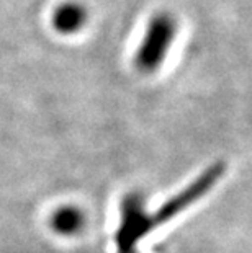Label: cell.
Instances as JSON below:
<instances>
[{
	"label": "cell",
	"instance_id": "6da1fadb",
	"mask_svg": "<svg viewBox=\"0 0 252 253\" xmlns=\"http://www.w3.org/2000/svg\"><path fill=\"white\" fill-rule=\"evenodd\" d=\"M223 173H224V164H213L200 176H197V180L192 181L185 190L177 193L169 201H165L155 212L152 214L146 212V227L149 232L154 230L155 227H159V225H164L165 222L172 220L177 214L185 211L195 201L205 196L208 190H211L216 185L218 180L223 176Z\"/></svg>",
	"mask_w": 252,
	"mask_h": 253
},
{
	"label": "cell",
	"instance_id": "7a4b0ae2",
	"mask_svg": "<svg viewBox=\"0 0 252 253\" xmlns=\"http://www.w3.org/2000/svg\"><path fill=\"white\" fill-rule=\"evenodd\" d=\"M177 23L169 13H157L149 21L136 52V64L143 71H154L164 62L175 40Z\"/></svg>",
	"mask_w": 252,
	"mask_h": 253
},
{
	"label": "cell",
	"instance_id": "3957f363",
	"mask_svg": "<svg viewBox=\"0 0 252 253\" xmlns=\"http://www.w3.org/2000/svg\"><path fill=\"white\" fill-rule=\"evenodd\" d=\"M144 212L146 206L139 195H130L123 199L120 206V225L115 235L118 253H138V244L148 235L144 227Z\"/></svg>",
	"mask_w": 252,
	"mask_h": 253
},
{
	"label": "cell",
	"instance_id": "277c9868",
	"mask_svg": "<svg viewBox=\"0 0 252 253\" xmlns=\"http://www.w3.org/2000/svg\"><path fill=\"white\" fill-rule=\"evenodd\" d=\"M87 12L77 2H66L54 10L52 15V25L59 33H76L85 25Z\"/></svg>",
	"mask_w": 252,
	"mask_h": 253
},
{
	"label": "cell",
	"instance_id": "5b68a950",
	"mask_svg": "<svg viewBox=\"0 0 252 253\" xmlns=\"http://www.w3.org/2000/svg\"><path fill=\"white\" fill-rule=\"evenodd\" d=\"M84 219L77 209L74 208H64L61 211H57L52 217V227L59 234H76L82 225Z\"/></svg>",
	"mask_w": 252,
	"mask_h": 253
}]
</instances>
